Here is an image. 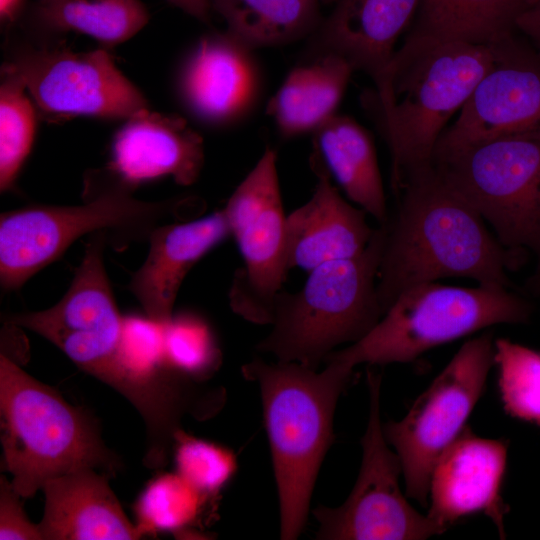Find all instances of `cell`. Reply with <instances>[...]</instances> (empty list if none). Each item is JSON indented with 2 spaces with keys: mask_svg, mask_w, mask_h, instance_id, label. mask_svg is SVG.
<instances>
[{
  "mask_svg": "<svg viewBox=\"0 0 540 540\" xmlns=\"http://www.w3.org/2000/svg\"><path fill=\"white\" fill-rule=\"evenodd\" d=\"M494 364V342L484 333L465 342L399 421L383 432L402 467L406 495L426 505L433 467L467 426Z\"/></svg>",
  "mask_w": 540,
  "mask_h": 540,
  "instance_id": "cell-9",
  "label": "cell"
},
{
  "mask_svg": "<svg viewBox=\"0 0 540 540\" xmlns=\"http://www.w3.org/2000/svg\"><path fill=\"white\" fill-rule=\"evenodd\" d=\"M420 0H337L313 33L316 56L334 53L377 86L395 53L399 36L415 17Z\"/></svg>",
  "mask_w": 540,
  "mask_h": 540,
  "instance_id": "cell-19",
  "label": "cell"
},
{
  "mask_svg": "<svg viewBox=\"0 0 540 540\" xmlns=\"http://www.w3.org/2000/svg\"><path fill=\"white\" fill-rule=\"evenodd\" d=\"M507 461V442L475 435L466 426L436 461L429 484L427 516L440 533L476 513L488 516L505 538L508 512L501 488Z\"/></svg>",
  "mask_w": 540,
  "mask_h": 540,
  "instance_id": "cell-15",
  "label": "cell"
},
{
  "mask_svg": "<svg viewBox=\"0 0 540 540\" xmlns=\"http://www.w3.org/2000/svg\"><path fill=\"white\" fill-rule=\"evenodd\" d=\"M37 19L46 30L79 32L107 48L132 38L149 13L141 0H40Z\"/></svg>",
  "mask_w": 540,
  "mask_h": 540,
  "instance_id": "cell-26",
  "label": "cell"
},
{
  "mask_svg": "<svg viewBox=\"0 0 540 540\" xmlns=\"http://www.w3.org/2000/svg\"><path fill=\"white\" fill-rule=\"evenodd\" d=\"M22 498L6 476L0 477V539L42 540L38 524L30 522Z\"/></svg>",
  "mask_w": 540,
  "mask_h": 540,
  "instance_id": "cell-32",
  "label": "cell"
},
{
  "mask_svg": "<svg viewBox=\"0 0 540 540\" xmlns=\"http://www.w3.org/2000/svg\"><path fill=\"white\" fill-rule=\"evenodd\" d=\"M209 501L177 472L161 474L149 482L136 502V525L143 536L160 531L180 538L198 535L192 529Z\"/></svg>",
  "mask_w": 540,
  "mask_h": 540,
  "instance_id": "cell-27",
  "label": "cell"
},
{
  "mask_svg": "<svg viewBox=\"0 0 540 540\" xmlns=\"http://www.w3.org/2000/svg\"><path fill=\"white\" fill-rule=\"evenodd\" d=\"M310 165L317 177L311 197L286 217L289 270L314 268L361 254L375 229L366 212L346 201L333 185L329 173L314 157Z\"/></svg>",
  "mask_w": 540,
  "mask_h": 540,
  "instance_id": "cell-16",
  "label": "cell"
},
{
  "mask_svg": "<svg viewBox=\"0 0 540 540\" xmlns=\"http://www.w3.org/2000/svg\"><path fill=\"white\" fill-rule=\"evenodd\" d=\"M24 0H0V18L2 23L14 22L22 9Z\"/></svg>",
  "mask_w": 540,
  "mask_h": 540,
  "instance_id": "cell-35",
  "label": "cell"
},
{
  "mask_svg": "<svg viewBox=\"0 0 540 540\" xmlns=\"http://www.w3.org/2000/svg\"><path fill=\"white\" fill-rule=\"evenodd\" d=\"M385 235L380 225L361 254L314 268L297 291L281 290L271 329L255 349L276 361L318 369L340 345L365 336L384 314L377 277Z\"/></svg>",
  "mask_w": 540,
  "mask_h": 540,
  "instance_id": "cell-6",
  "label": "cell"
},
{
  "mask_svg": "<svg viewBox=\"0 0 540 540\" xmlns=\"http://www.w3.org/2000/svg\"><path fill=\"white\" fill-rule=\"evenodd\" d=\"M444 183L474 208L508 250L532 252L528 288L540 286V139L508 138L436 151Z\"/></svg>",
  "mask_w": 540,
  "mask_h": 540,
  "instance_id": "cell-8",
  "label": "cell"
},
{
  "mask_svg": "<svg viewBox=\"0 0 540 540\" xmlns=\"http://www.w3.org/2000/svg\"><path fill=\"white\" fill-rule=\"evenodd\" d=\"M42 540H136L143 534L124 513L106 473L87 468L44 483Z\"/></svg>",
  "mask_w": 540,
  "mask_h": 540,
  "instance_id": "cell-20",
  "label": "cell"
},
{
  "mask_svg": "<svg viewBox=\"0 0 540 540\" xmlns=\"http://www.w3.org/2000/svg\"><path fill=\"white\" fill-rule=\"evenodd\" d=\"M493 47L464 42H403L381 82L360 102L386 142L395 194L432 165L439 137L494 63Z\"/></svg>",
  "mask_w": 540,
  "mask_h": 540,
  "instance_id": "cell-2",
  "label": "cell"
},
{
  "mask_svg": "<svg viewBox=\"0 0 540 540\" xmlns=\"http://www.w3.org/2000/svg\"><path fill=\"white\" fill-rule=\"evenodd\" d=\"M108 167L120 179L137 184L170 176L183 186L196 182L204 166L202 137L178 115L141 110L117 131Z\"/></svg>",
  "mask_w": 540,
  "mask_h": 540,
  "instance_id": "cell-17",
  "label": "cell"
},
{
  "mask_svg": "<svg viewBox=\"0 0 540 540\" xmlns=\"http://www.w3.org/2000/svg\"><path fill=\"white\" fill-rule=\"evenodd\" d=\"M532 311L526 299L507 288L423 283L402 292L360 340L335 350L327 358L352 368L360 364L407 363L434 347L481 329L526 323Z\"/></svg>",
  "mask_w": 540,
  "mask_h": 540,
  "instance_id": "cell-7",
  "label": "cell"
},
{
  "mask_svg": "<svg viewBox=\"0 0 540 540\" xmlns=\"http://www.w3.org/2000/svg\"><path fill=\"white\" fill-rule=\"evenodd\" d=\"M533 0H420L404 42L493 45L515 34Z\"/></svg>",
  "mask_w": 540,
  "mask_h": 540,
  "instance_id": "cell-24",
  "label": "cell"
},
{
  "mask_svg": "<svg viewBox=\"0 0 540 540\" xmlns=\"http://www.w3.org/2000/svg\"><path fill=\"white\" fill-rule=\"evenodd\" d=\"M320 1L321 3H325V4H331V3L335 4L337 0H320Z\"/></svg>",
  "mask_w": 540,
  "mask_h": 540,
  "instance_id": "cell-36",
  "label": "cell"
},
{
  "mask_svg": "<svg viewBox=\"0 0 540 540\" xmlns=\"http://www.w3.org/2000/svg\"><path fill=\"white\" fill-rule=\"evenodd\" d=\"M320 0H211L228 32L252 51L295 42L320 25Z\"/></svg>",
  "mask_w": 540,
  "mask_h": 540,
  "instance_id": "cell-25",
  "label": "cell"
},
{
  "mask_svg": "<svg viewBox=\"0 0 540 540\" xmlns=\"http://www.w3.org/2000/svg\"><path fill=\"white\" fill-rule=\"evenodd\" d=\"M37 108L21 78L5 64L0 83V189H10L36 132Z\"/></svg>",
  "mask_w": 540,
  "mask_h": 540,
  "instance_id": "cell-28",
  "label": "cell"
},
{
  "mask_svg": "<svg viewBox=\"0 0 540 540\" xmlns=\"http://www.w3.org/2000/svg\"><path fill=\"white\" fill-rule=\"evenodd\" d=\"M494 364L505 411L540 426V351L500 338L494 341Z\"/></svg>",
  "mask_w": 540,
  "mask_h": 540,
  "instance_id": "cell-29",
  "label": "cell"
},
{
  "mask_svg": "<svg viewBox=\"0 0 540 540\" xmlns=\"http://www.w3.org/2000/svg\"><path fill=\"white\" fill-rule=\"evenodd\" d=\"M174 439L176 472L212 501L236 472V456L228 448L191 436L183 429Z\"/></svg>",
  "mask_w": 540,
  "mask_h": 540,
  "instance_id": "cell-31",
  "label": "cell"
},
{
  "mask_svg": "<svg viewBox=\"0 0 540 540\" xmlns=\"http://www.w3.org/2000/svg\"><path fill=\"white\" fill-rule=\"evenodd\" d=\"M243 265L232 280L229 303L247 321L269 325L289 270L286 217L277 156L267 147L223 208Z\"/></svg>",
  "mask_w": 540,
  "mask_h": 540,
  "instance_id": "cell-10",
  "label": "cell"
},
{
  "mask_svg": "<svg viewBox=\"0 0 540 540\" xmlns=\"http://www.w3.org/2000/svg\"><path fill=\"white\" fill-rule=\"evenodd\" d=\"M346 196L379 225L389 221L371 134L353 118L334 115L313 132V153Z\"/></svg>",
  "mask_w": 540,
  "mask_h": 540,
  "instance_id": "cell-22",
  "label": "cell"
},
{
  "mask_svg": "<svg viewBox=\"0 0 540 540\" xmlns=\"http://www.w3.org/2000/svg\"><path fill=\"white\" fill-rule=\"evenodd\" d=\"M133 186L109 168L90 176L83 203L72 206L35 205L0 216V281L5 290L21 287L57 260L78 238L110 231L126 241L149 238L166 219L190 217L202 206L196 198L158 202L137 199Z\"/></svg>",
  "mask_w": 540,
  "mask_h": 540,
  "instance_id": "cell-4",
  "label": "cell"
},
{
  "mask_svg": "<svg viewBox=\"0 0 540 540\" xmlns=\"http://www.w3.org/2000/svg\"><path fill=\"white\" fill-rule=\"evenodd\" d=\"M2 467L13 488L30 498L48 480L93 468L114 475L117 456L104 444L99 425L83 408L0 356Z\"/></svg>",
  "mask_w": 540,
  "mask_h": 540,
  "instance_id": "cell-5",
  "label": "cell"
},
{
  "mask_svg": "<svg viewBox=\"0 0 540 540\" xmlns=\"http://www.w3.org/2000/svg\"><path fill=\"white\" fill-rule=\"evenodd\" d=\"M354 69L327 53L293 68L270 98L266 113L285 138L314 132L335 115Z\"/></svg>",
  "mask_w": 540,
  "mask_h": 540,
  "instance_id": "cell-23",
  "label": "cell"
},
{
  "mask_svg": "<svg viewBox=\"0 0 540 540\" xmlns=\"http://www.w3.org/2000/svg\"><path fill=\"white\" fill-rule=\"evenodd\" d=\"M167 364L192 379L206 382L220 367L222 353L212 328L192 312L173 315L162 328Z\"/></svg>",
  "mask_w": 540,
  "mask_h": 540,
  "instance_id": "cell-30",
  "label": "cell"
},
{
  "mask_svg": "<svg viewBox=\"0 0 540 540\" xmlns=\"http://www.w3.org/2000/svg\"><path fill=\"white\" fill-rule=\"evenodd\" d=\"M250 52L226 31L198 42L180 76L182 98L195 115L223 123L244 111L256 87Z\"/></svg>",
  "mask_w": 540,
  "mask_h": 540,
  "instance_id": "cell-21",
  "label": "cell"
},
{
  "mask_svg": "<svg viewBox=\"0 0 540 540\" xmlns=\"http://www.w3.org/2000/svg\"><path fill=\"white\" fill-rule=\"evenodd\" d=\"M105 240L106 233L99 232L87 243L67 292L55 305L8 319L47 339L98 380L120 351L126 324L105 270Z\"/></svg>",
  "mask_w": 540,
  "mask_h": 540,
  "instance_id": "cell-13",
  "label": "cell"
},
{
  "mask_svg": "<svg viewBox=\"0 0 540 540\" xmlns=\"http://www.w3.org/2000/svg\"><path fill=\"white\" fill-rule=\"evenodd\" d=\"M188 15L207 21L211 7V0H167Z\"/></svg>",
  "mask_w": 540,
  "mask_h": 540,
  "instance_id": "cell-34",
  "label": "cell"
},
{
  "mask_svg": "<svg viewBox=\"0 0 540 540\" xmlns=\"http://www.w3.org/2000/svg\"><path fill=\"white\" fill-rule=\"evenodd\" d=\"M516 30L540 54V0H533L516 21Z\"/></svg>",
  "mask_w": 540,
  "mask_h": 540,
  "instance_id": "cell-33",
  "label": "cell"
},
{
  "mask_svg": "<svg viewBox=\"0 0 540 540\" xmlns=\"http://www.w3.org/2000/svg\"><path fill=\"white\" fill-rule=\"evenodd\" d=\"M230 237L223 209L185 222L161 224L150 234L149 250L133 273L129 290L147 319L166 325L173 317L179 289L191 268Z\"/></svg>",
  "mask_w": 540,
  "mask_h": 540,
  "instance_id": "cell-18",
  "label": "cell"
},
{
  "mask_svg": "<svg viewBox=\"0 0 540 540\" xmlns=\"http://www.w3.org/2000/svg\"><path fill=\"white\" fill-rule=\"evenodd\" d=\"M324 363L318 371L255 357L241 368L260 392L283 540L297 539L304 529L320 467L334 441L335 409L354 369L333 358Z\"/></svg>",
  "mask_w": 540,
  "mask_h": 540,
  "instance_id": "cell-3",
  "label": "cell"
},
{
  "mask_svg": "<svg viewBox=\"0 0 540 540\" xmlns=\"http://www.w3.org/2000/svg\"><path fill=\"white\" fill-rule=\"evenodd\" d=\"M3 64L21 78L49 120L127 119L148 109L146 98L104 48L77 52L63 44H22Z\"/></svg>",
  "mask_w": 540,
  "mask_h": 540,
  "instance_id": "cell-12",
  "label": "cell"
},
{
  "mask_svg": "<svg viewBox=\"0 0 540 540\" xmlns=\"http://www.w3.org/2000/svg\"><path fill=\"white\" fill-rule=\"evenodd\" d=\"M491 46L492 67L434 152L496 139H540V54L516 33Z\"/></svg>",
  "mask_w": 540,
  "mask_h": 540,
  "instance_id": "cell-14",
  "label": "cell"
},
{
  "mask_svg": "<svg viewBox=\"0 0 540 540\" xmlns=\"http://www.w3.org/2000/svg\"><path fill=\"white\" fill-rule=\"evenodd\" d=\"M382 377L367 372L369 417L361 439L363 455L357 481L337 507L313 510L322 540H422L441 534L427 516L419 513L403 494L400 460L387 442L380 416Z\"/></svg>",
  "mask_w": 540,
  "mask_h": 540,
  "instance_id": "cell-11",
  "label": "cell"
},
{
  "mask_svg": "<svg viewBox=\"0 0 540 540\" xmlns=\"http://www.w3.org/2000/svg\"><path fill=\"white\" fill-rule=\"evenodd\" d=\"M397 195V213L384 225L377 277L383 313L405 290L443 278H469L479 285L510 289L508 271L525 257L504 247L433 165L408 177Z\"/></svg>",
  "mask_w": 540,
  "mask_h": 540,
  "instance_id": "cell-1",
  "label": "cell"
}]
</instances>
